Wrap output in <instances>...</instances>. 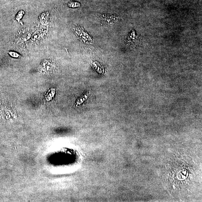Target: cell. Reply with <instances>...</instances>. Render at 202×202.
Segmentation results:
<instances>
[{
	"mask_svg": "<svg viewBox=\"0 0 202 202\" xmlns=\"http://www.w3.org/2000/svg\"><path fill=\"white\" fill-rule=\"evenodd\" d=\"M68 5L69 7H72V8H75L79 6V4L75 2H70L68 4Z\"/></svg>",
	"mask_w": 202,
	"mask_h": 202,
	"instance_id": "obj_6",
	"label": "cell"
},
{
	"mask_svg": "<svg viewBox=\"0 0 202 202\" xmlns=\"http://www.w3.org/2000/svg\"><path fill=\"white\" fill-rule=\"evenodd\" d=\"M31 37H32V34L29 33H27V34H24V35L21 37V39L23 41H26L30 39Z\"/></svg>",
	"mask_w": 202,
	"mask_h": 202,
	"instance_id": "obj_4",
	"label": "cell"
},
{
	"mask_svg": "<svg viewBox=\"0 0 202 202\" xmlns=\"http://www.w3.org/2000/svg\"><path fill=\"white\" fill-rule=\"evenodd\" d=\"M9 54L11 56L14 58H18L21 56L19 54L15 51H10L9 52Z\"/></svg>",
	"mask_w": 202,
	"mask_h": 202,
	"instance_id": "obj_5",
	"label": "cell"
},
{
	"mask_svg": "<svg viewBox=\"0 0 202 202\" xmlns=\"http://www.w3.org/2000/svg\"><path fill=\"white\" fill-rule=\"evenodd\" d=\"M90 91H89L87 92L86 93H85L84 95H82V96H81V97L77 100V106H78L79 105H81L83 102H84L87 99L88 97L90 96Z\"/></svg>",
	"mask_w": 202,
	"mask_h": 202,
	"instance_id": "obj_1",
	"label": "cell"
},
{
	"mask_svg": "<svg viewBox=\"0 0 202 202\" xmlns=\"http://www.w3.org/2000/svg\"><path fill=\"white\" fill-rule=\"evenodd\" d=\"M25 14V12L23 10H21L18 12L16 15L15 19L18 22H19L20 20L23 17Z\"/></svg>",
	"mask_w": 202,
	"mask_h": 202,
	"instance_id": "obj_2",
	"label": "cell"
},
{
	"mask_svg": "<svg viewBox=\"0 0 202 202\" xmlns=\"http://www.w3.org/2000/svg\"><path fill=\"white\" fill-rule=\"evenodd\" d=\"M41 35V32L39 30L36 31L34 33L32 36V40H35L39 38Z\"/></svg>",
	"mask_w": 202,
	"mask_h": 202,
	"instance_id": "obj_3",
	"label": "cell"
}]
</instances>
